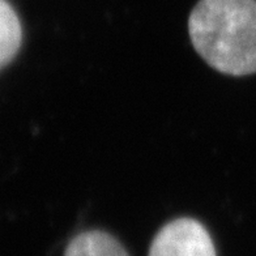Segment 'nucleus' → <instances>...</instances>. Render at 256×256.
<instances>
[{
  "label": "nucleus",
  "instance_id": "nucleus-1",
  "mask_svg": "<svg viewBox=\"0 0 256 256\" xmlns=\"http://www.w3.org/2000/svg\"><path fill=\"white\" fill-rule=\"evenodd\" d=\"M188 32L198 54L218 72H256V0H200Z\"/></svg>",
  "mask_w": 256,
  "mask_h": 256
},
{
  "label": "nucleus",
  "instance_id": "nucleus-2",
  "mask_svg": "<svg viewBox=\"0 0 256 256\" xmlns=\"http://www.w3.org/2000/svg\"><path fill=\"white\" fill-rule=\"evenodd\" d=\"M149 256H217L202 224L194 218H178L166 224L153 240Z\"/></svg>",
  "mask_w": 256,
  "mask_h": 256
},
{
  "label": "nucleus",
  "instance_id": "nucleus-3",
  "mask_svg": "<svg viewBox=\"0 0 256 256\" xmlns=\"http://www.w3.org/2000/svg\"><path fill=\"white\" fill-rule=\"evenodd\" d=\"M64 256H128L118 240L101 230L80 232L70 242Z\"/></svg>",
  "mask_w": 256,
  "mask_h": 256
},
{
  "label": "nucleus",
  "instance_id": "nucleus-4",
  "mask_svg": "<svg viewBox=\"0 0 256 256\" xmlns=\"http://www.w3.org/2000/svg\"><path fill=\"white\" fill-rule=\"evenodd\" d=\"M21 40L22 29L16 10L7 0H0V70L14 60Z\"/></svg>",
  "mask_w": 256,
  "mask_h": 256
}]
</instances>
